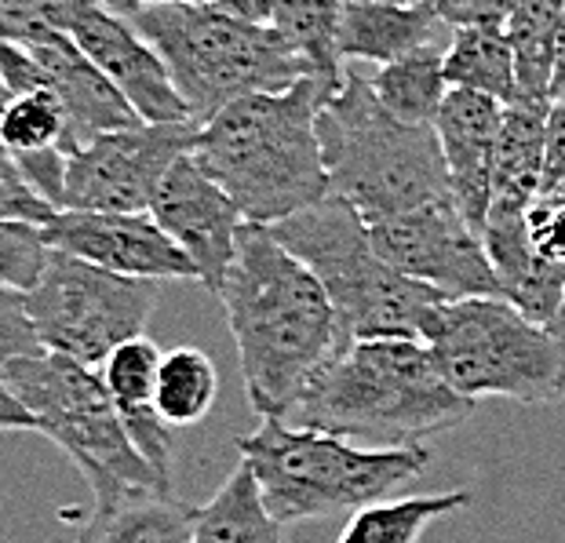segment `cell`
<instances>
[{
	"label": "cell",
	"mask_w": 565,
	"mask_h": 543,
	"mask_svg": "<svg viewBox=\"0 0 565 543\" xmlns=\"http://www.w3.org/2000/svg\"><path fill=\"white\" fill-rule=\"evenodd\" d=\"M220 304L237 343L245 397L263 419L292 416L318 372L351 347L329 292L270 226L245 223Z\"/></svg>",
	"instance_id": "cell-1"
},
{
	"label": "cell",
	"mask_w": 565,
	"mask_h": 543,
	"mask_svg": "<svg viewBox=\"0 0 565 543\" xmlns=\"http://www.w3.org/2000/svg\"><path fill=\"white\" fill-rule=\"evenodd\" d=\"M324 95L318 77H303L285 92L245 95L201 125L194 157L245 223L278 226L332 194L318 136Z\"/></svg>",
	"instance_id": "cell-2"
},
{
	"label": "cell",
	"mask_w": 565,
	"mask_h": 543,
	"mask_svg": "<svg viewBox=\"0 0 565 543\" xmlns=\"http://www.w3.org/2000/svg\"><path fill=\"white\" fill-rule=\"evenodd\" d=\"M416 340H362L329 361L285 424L365 438L372 449H405L427 434L460 427L475 413Z\"/></svg>",
	"instance_id": "cell-3"
},
{
	"label": "cell",
	"mask_w": 565,
	"mask_h": 543,
	"mask_svg": "<svg viewBox=\"0 0 565 543\" xmlns=\"http://www.w3.org/2000/svg\"><path fill=\"white\" fill-rule=\"evenodd\" d=\"M318 136L332 194L351 201L369 226L452 198L435 125L394 117L358 70H343V84L324 95Z\"/></svg>",
	"instance_id": "cell-4"
},
{
	"label": "cell",
	"mask_w": 565,
	"mask_h": 543,
	"mask_svg": "<svg viewBox=\"0 0 565 543\" xmlns=\"http://www.w3.org/2000/svg\"><path fill=\"white\" fill-rule=\"evenodd\" d=\"M125 19L164 58L198 125L259 92H285L315 70L270 22H252L212 4L131 8Z\"/></svg>",
	"instance_id": "cell-5"
},
{
	"label": "cell",
	"mask_w": 565,
	"mask_h": 543,
	"mask_svg": "<svg viewBox=\"0 0 565 543\" xmlns=\"http://www.w3.org/2000/svg\"><path fill=\"white\" fill-rule=\"evenodd\" d=\"M237 456L259 481L263 503L281 525L354 514L387 500L430 467L427 445L362 449L347 438L292 427L285 419L263 424L237 441Z\"/></svg>",
	"instance_id": "cell-6"
},
{
	"label": "cell",
	"mask_w": 565,
	"mask_h": 543,
	"mask_svg": "<svg viewBox=\"0 0 565 543\" xmlns=\"http://www.w3.org/2000/svg\"><path fill=\"white\" fill-rule=\"evenodd\" d=\"M329 292L335 318L351 343L416 340L424 343L430 313L445 296L430 285L394 270L372 245L369 223L351 201L329 194L315 209L270 226Z\"/></svg>",
	"instance_id": "cell-7"
},
{
	"label": "cell",
	"mask_w": 565,
	"mask_h": 543,
	"mask_svg": "<svg viewBox=\"0 0 565 543\" xmlns=\"http://www.w3.org/2000/svg\"><path fill=\"white\" fill-rule=\"evenodd\" d=\"M0 387L11 391L38 416V434L55 441L88 481V492L114 489H153L175 492L147 456L136 449L131 434L117 413L103 372L77 358L44 350L38 358H15L0 365Z\"/></svg>",
	"instance_id": "cell-8"
},
{
	"label": "cell",
	"mask_w": 565,
	"mask_h": 543,
	"mask_svg": "<svg viewBox=\"0 0 565 543\" xmlns=\"http://www.w3.org/2000/svg\"><path fill=\"white\" fill-rule=\"evenodd\" d=\"M441 376L471 402H565V332L529 321L508 299L438 304L424 332Z\"/></svg>",
	"instance_id": "cell-9"
},
{
	"label": "cell",
	"mask_w": 565,
	"mask_h": 543,
	"mask_svg": "<svg viewBox=\"0 0 565 543\" xmlns=\"http://www.w3.org/2000/svg\"><path fill=\"white\" fill-rule=\"evenodd\" d=\"M158 299L161 281L121 277L55 248L52 267L26 296V307L47 350L99 369L121 343L147 336Z\"/></svg>",
	"instance_id": "cell-10"
},
{
	"label": "cell",
	"mask_w": 565,
	"mask_h": 543,
	"mask_svg": "<svg viewBox=\"0 0 565 543\" xmlns=\"http://www.w3.org/2000/svg\"><path fill=\"white\" fill-rule=\"evenodd\" d=\"M198 120L186 125H139L106 131L77 150L66 164L63 212H150L153 194L179 157L194 153Z\"/></svg>",
	"instance_id": "cell-11"
},
{
	"label": "cell",
	"mask_w": 565,
	"mask_h": 543,
	"mask_svg": "<svg viewBox=\"0 0 565 543\" xmlns=\"http://www.w3.org/2000/svg\"><path fill=\"white\" fill-rule=\"evenodd\" d=\"M372 245L394 270L456 299H503L486 237L467 223L456 198H441L369 226Z\"/></svg>",
	"instance_id": "cell-12"
},
{
	"label": "cell",
	"mask_w": 565,
	"mask_h": 543,
	"mask_svg": "<svg viewBox=\"0 0 565 543\" xmlns=\"http://www.w3.org/2000/svg\"><path fill=\"white\" fill-rule=\"evenodd\" d=\"M63 33L117 84V92L136 106V114L147 125H186V120H194L172 74H168L164 58L153 52V44L125 15H117L99 0H81Z\"/></svg>",
	"instance_id": "cell-13"
},
{
	"label": "cell",
	"mask_w": 565,
	"mask_h": 543,
	"mask_svg": "<svg viewBox=\"0 0 565 543\" xmlns=\"http://www.w3.org/2000/svg\"><path fill=\"white\" fill-rule=\"evenodd\" d=\"M150 215L161 231L194 259L201 285L220 296L223 277L237 256V241L245 231V215L231 194L204 172L194 153L179 157L153 194Z\"/></svg>",
	"instance_id": "cell-14"
},
{
	"label": "cell",
	"mask_w": 565,
	"mask_h": 543,
	"mask_svg": "<svg viewBox=\"0 0 565 543\" xmlns=\"http://www.w3.org/2000/svg\"><path fill=\"white\" fill-rule=\"evenodd\" d=\"M58 252L139 281H201L194 259L161 231L150 212H58L44 226Z\"/></svg>",
	"instance_id": "cell-15"
},
{
	"label": "cell",
	"mask_w": 565,
	"mask_h": 543,
	"mask_svg": "<svg viewBox=\"0 0 565 543\" xmlns=\"http://www.w3.org/2000/svg\"><path fill=\"white\" fill-rule=\"evenodd\" d=\"M4 41L26 47V52L38 58L44 77H47V92L63 103L66 120H70V136L63 142L66 153L77 150L81 142H88L95 136H106V131H125V128L147 125V120L136 114V106L117 92V84L106 77L103 70L66 38V33L33 26V30H22L15 38H4Z\"/></svg>",
	"instance_id": "cell-16"
},
{
	"label": "cell",
	"mask_w": 565,
	"mask_h": 543,
	"mask_svg": "<svg viewBox=\"0 0 565 543\" xmlns=\"http://www.w3.org/2000/svg\"><path fill=\"white\" fill-rule=\"evenodd\" d=\"M503 114H508V106L489 99V95L449 88L435 117L452 198L467 215V223L482 237L492 209V161H497Z\"/></svg>",
	"instance_id": "cell-17"
},
{
	"label": "cell",
	"mask_w": 565,
	"mask_h": 543,
	"mask_svg": "<svg viewBox=\"0 0 565 543\" xmlns=\"http://www.w3.org/2000/svg\"><path fill=\"white\" fill-rule=\"evenodd\" d=\"M486 248L503 299L519 307L529 321L555 329L565 307V267L536 248L529 215H489Z\"/></svg>",
	"instance_id": "cell-18"
},
{
	"label": "cell",
	"mask_w": 565,
	"mask_h": 543,
	"mask_svg": "<svg viewBox=\"0 0 565 543\" xmlns=\"http://www.w3.org/2000/svg\"><path fill=\"white\" fill-rule=\"evenodd\" d=\"M74 543H194L198 507L175 492L114 489L95 492L88 511H66Z\"/></svg>",
	"instance_id": "cell-19"
},
{
	"label": "cell",
	"mask_w": 565,
	"mask_h": 543,
	"mask_svg": "<svg viewBox=\"0 0 565 543\" xmlns=\"http://www.w3.org/2000/svg\"><path fill=\"white\" fill-rule=\"evenodd\" d=\"M547 110L551 103L519 99L508 106L492 161L489 215H529L544 198L547 179Z\"/></svg>",
	"instance_id": "cell-20"
},
{
	"label": "cell",
	"mask_w": 565,
	"mask_h": 543,
	"mask_svg": "<svg viewBox=\"0 0 565 543\" xmlns=\"http://www.w3.org/2000/svg\"><path fill=\"white\" fill-rule=\"evenodd\" d=\"M441 15L435 4H383V0H343L335 52L362 63H398V58L438 44Z\"/></svg>",
	"instance_id": "cell-21"
},
{
	"label": "cell",
	"mask_w": 565,
	"mask_h": 543,
	"mask_svg": "<svg viewBox=\"0 0 565 543\" xmlns=\"http://www.w3.org/2000/svg\"><path fill=\"white\" fill-rule=\"evenodd\" d=\"M445 81L449 88L489 95L503 106L519 103V58L503 26L452 30L445 47Z\"/></svg>",
	"instance_id": "cell-22"
},
{
	"label": "cell",
	"mask_w": 565,
	"mask_h": 543,
	"mask_svg": "<svg viewBox=\"0 0 565 543\" xmlns=\"http://www.w3.org/2000/svg\"><path fill=\"white\" fill-rule=\"evenodd\" d=\"M281 522L263 503L248 464H237L212 500L198 507L194 543H281Z\"/></svg>",
	"instance_id": "cell-23"
},
{
	"label": "cell",
	"mask_w": 565,
	"mask_h": 543,
	"mask_svg": "<svg viewBox=\"0 0 565 543\" xmlns=\"http://www.w3.org/2000/svg\"><path fill=\"white\" fill-rule=\"evenodd\" d=\"M565 0H522L508 19V38L519 58V99L551 103L555 99L558 38H562Z\"/></svg>",
	"instance_id": "cell-24"
},
{
	"label": "cell",
	"mask_w": 565,
	"mask_h": 543,
	"mask_svg": "<svg viewBox=\"0 0 565 543\" xmlns=\"http://www.w3.org/2000/svg\"><path fill=\"white\" fill-rule=\"evenodd\" d=\"M467 507H471V492L467 489L380 500L347 518L335 543H419L427 525H435L438 518H449L456 511H467Z\"/></svg>",
	"instance_id": "cell-25"
},
{
	"label": "cell",
	"mask_w": 565,
	"mask_h": 543,
	"mask_svg": "<svg viewBox=\"0 0 565 543\" xmlns=\"http://www.w3.org/2000/svg\"><path fill=\"white\" fill-rule=\"evenodd\" d=\"M369 84L394 117L408 120V125H435L445 95H449L445 52L438 44L419 47V52L398 58V63L380 66L369 77Z\"/></svg>",
	"instance_id": "cell-26"
},
{
	"label": "cell",
	"mask_w": 565,
	"mask_h": 543,
	"mask_svg": "<svg viewBox=\"0 0 565 543\" xmlns=\"http://www.w3.org/2000/svg\"><path fill=\"white\" fill-rule=\"evenodd\" d=\"M343 0H274L270 26L281 30L288 44L307 58L329 95L343 84V58L335 52Z\"/></svg>",
	"instance_id": "cell-27"
},
{
	"label": "cell",
	"mask_w": 565,
	"mask_h": 543,
	"mask_svg": "<svg viewBox=\"0 0 565 543\" xmlns=\"http://www.w3.org/2000/svg\"><path fill=\"white\" fill-rule=\"evenodd\" d=\"M220 394V372L198 347H175L164 354L158 380V413L168 427H194L212 413Z\"/></svg>",
	"instance_id": "cell-28"
},
{
	"label": "cell",
	"mask_w": 565,
	"mask_h": 543,
	"mask_svg": "<svg viewBox=\"0 0 565 543\" xmlns=\"http://www.w3.org/2000/svg\"><path fill=\"white\" fill-rule=\"evenodd\" d=\"M70 136V120L63 103L52 92H30L4 99V117H0V139L4 150L11 153H26V150H52Z\"/></svg>",
	"instance_id": "cell-29"
},
{
	"label": "cell",
	"mask_w": 565,
	"mask_h": 543,
	"mask_svg": "<svg viewBox=\"0 0 565 543\" xmlns=\"http://www.w3.org/2000/svg\"><path fill=\"white\" fill-rule=\"evenodd\" d=\"M52 241L44 226L33 223H4L0 220V285L15 288V292H33L47 267H52Z\"/></svg>",
	"instance_id": "cell-30"
},
{
	"label": "cell",
	"mask_w": 565,
	"mask_h": 543,
	"mask_svg": "<svg viewBox=\"0 0 565 543\" xmlns=\"http://www.w3.org/2000/svg\"><path fill=\"white\" fill-rule=\"evenodd\" d=\"M55 215H58L55 204L26 183V175L19 172V164L11 161V153L4 150V161H0V220L47 226Z\"/></svg>",
	"instance_id": "cell-31"
},
{
	"label": "cell",
	"mask_w": 565,
	"mask_h": 543,
	"mask_svg": "<svg viewBox=\"0 0 565 543\" xmlns=\"http://www.w3.org/2000/svg\"><path fill=\"white\" fill-rule=\"evenodd\" d=\"M44 340L38 332V324L30 318L26 307V292H15V288H0V354L4 361L15 358H38L44 354Z\"/></svg>",
	"instance_id": "cell-32"
},
{
	"label": "cell",
	"mask_w": 565,
	"mask_h": 543,
	"mask_svg": "<svg viewBox=\"0 0 565 543\" xmlns=\"http://www.w3.org/2000/svg\"><path fill=\"white\" fill-rule=\"evenodd\" d=\"M77 4L81 0H0V33L15 38V33L33 30V26H47V30L63 33Z\"/></svg>",
	"instance_id": "cell-33"
},
{
	"label": "cell",
	"mask_w": 565,
	"mask_h": 543,
	"mask_svg": "<svg viewBox=\"0 0 565 543\" xmlns=\"http://www.w3.org/2000/svg\"><path fill=\"white\" fill-rule=\"evenodd\" d=\"M11 161L19 164V172L26 175V183L38 190V194H44L58 212H63V201H66V164H70L66 150H58V147H52V150H26V153H11Z\"/></svg>",
	"instance_id": "cell-34"
},
{
	"label": "cell",
	"mask_w": 565,
	"mask_h": 543,
	"mask_svg": "<svg viewBox=\"0 0 565 543\" xmlns=\"http://www.w3.org/2000/svg\"><path fill=\"white\" fill-rule=\"evenodd\" d=\"M529 226H533L536 248L544 252L547 259H555L565 267V190L540 198L536 209L529 212ZM555 329L565 332V307H562V318H558Z\"/></svg>",
	"instance_id": "cell-35"
},
{
	"label": "cell",
	"mask_w": 565,
	"mask_h": 543,
	"mask_svg": "<svg viewBox=\"0 0 565 543\" xmlns=\"http://www.w3.org/2000/svg\"><path fill=\"white\" fill-rule=\"evenodd\" d=\"M445 26H508L522 0H430Z\"/></svg>",
	"instance_id": "cell-36"
},
{
	"label": "cell",
	"mask_w": 565,
	"mask_h": 543,
	"mask_svg": "<svg viewBox=\"0 0 565 543\" xmlns=\"http://www.w3.org/2000/svg\"><path fill=\"white\" fill-rule=\"evenodd\" d=\"M565 190V88L555 92L547 110V179L544 198Z\"/></svg>",
	"instance_id": "cell-37"
},
{
	"label": "cell",
	"mask_w": 565,
	"mask_h": 543,
	"mask_svg": "<svg viewBox=\"0 0 565 543\" xmlns=\"http://www.w3.org/2000/svg\"><path fill=\"white\" fill-rule=\"evenodd\" d=\"M117 15H125L131 8H153V4H212V8H223L231 15H242L252 22H270L274 19V0H99Z\"/></svg>",
	"instance_id": "cell-38"
},
{
	"label": "cell",
	"mask_w": 565,
	"mask_h": 543,
	"mask_svg": "<svg viewBox=\"0 0 565 543\" xmlns=\"http://www.w3.org/2000/svg\"><path fill=\"white\" fill-rule=\"evenodd\" d=\"M0 427H4V430H38L41 424L15 394L0 387Z\"/></svg>",
	"instance_id": "cell-39"
},
{
	"label": "cell",
	"mask_w": 565,
	"mask_h": 543,
	"mask_svg": "<svg viewBox=\"0 0 565 543\" xmlns=\"http://www.w3.org/2000/svg\"><path fill=\"white\" fill-rule=\"evenodd\" d=\"M565 88V15H562V38H558V70H555V92Z\"/></svg>",
	"instance_id": "cell-40"
},
{
	"label": "cell",
	"mask_w": 565,
	"mask_h": 543,
	"mask_svg": "<svg viewBox=\"0 0 565 543\" xmlns=\"http://www.w3.org/2000/svg\"><path fill=\"white\" fill-rule=\"evenodd\" d=\"M383 4H430V0H383Z\"/></svg>",
	"instance_id": "cell-41"
}]
</instances>
